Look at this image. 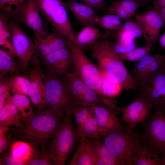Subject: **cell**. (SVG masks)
<instances>
[{"mask_svg":"<svg viewBox=\"0 0 165 165\" xmlns=\"http://www.w3.org/2000/svg\"><path fill=\"white\" fill-rule=\"evenodd\" d=\"M63 113L44 109L38 111L28 121L15 129L17 137L30 143L33 147H46L47 141L53 138L62 122Z\"/></svg>","mask_w":165,"mask_h":165,"instance_id":"6da1fadb","label":"cell"},{"mask_svg":"<svg viewBox=\"0 0 165 165\" xmlns=\"http://www.w3.org/2000/svg\"><path fill=\"white\" fill-rule=\"evenodd\" d=\"M89 47L92 56L97 61L100 69L120 84L126 90L138 89L139 84L128 71L123 60L111 47L107 38L97 40Z\"/></svg>","mask_w":165,"mask_h":165,"instance_id":"7a4b0ae2","label":"cell"},{"mask_svg":"<svg viewBox=\"0 0 165 165\" xmlns=\"http://www.w3.org/2000/svg\"><path fill=\"white\" fill-rule=\"evenodd\" d=\"M103 142L120 165H131L133 159L142 142V133L124 126L108 132Z\"/></svg>","mask_w":165,"mask_h":165,"instance_id":"3957f363","label":"cell"},{"mask_svg":"<svg viewBox=\"0 0 165 165\" xmlns=\"http://www.w3.org/2000/svg\"><path fill=\"white\" fill-rule=\"evenodd\" d=\"M46 75V106L44 108L56 113L72 111L77 105L67 84L65 75Z\"/></svg>","mask_w":165,"mask_h":165,"instance_id":"277c9868","label":"cell"},{"mask_svg":"<svg viewBox=\"0 0 165 165\" xmlns=\"http://www.w3.org/2000/svg\"><path fill=\"white\" fill-rule=\"evenodd\" d=\"M72 114L71 111L65 112L64 119L49 147L53 165L64 164L75 143L77 134L74 128Z\"/></svg>","mask_w":165,"mask_h":165,"instance_id":"5b68a950","label":"cell"},{"mask_svg":"<svg viewBox=\"0 0 165 165\" xmlns=\"http://www.w3.org/2000/svg\"><path fill=\"white\" fill-rule=\"evenodd\" d=\"M68 42L73 58V71L87 86L101 96V79L98 67L89 59L82 50L75 44Z\"/></svg>","mask_w":165,"mask_h":165,"instance_id":"8992f818","label":"cell"},{"mask_svg":"<svg viewBox=\"0 0 165 165\" xmlns=\"http://www.w3.org/2000/svg\"><path fill=\"white\" fill-rule=\"evenodd\" d=\"M142 142L162 154L165 153V108H156L144 123Z\"/></svg>","mask_w":165,"mask_h":165,"instance_id":"52a82bcc","label":"cell"},{"mask_svg":"<svg viewBox=\"0 0 165 165\" xmlns=\"http://www.w3.org/2000/svg\"><path fill=\"white\" fill-rule=\"evenodd\" d=\"M9 24L13 46L24 73L26 75L28 63L35 52L34 43L16 22L11 20L9 21Z\"/></svg>","mask_w":165,"mask_h":165,"instance_id":"ba28073f","label":"cell"},{"mask_svg":"<svg viewBox=\"0 0 165 165\" xmlns=\"http://www.w3.org/2000/svg\"><path fill=\"white\" fill-rule=\"evenodd\" d=\"M152 105L143 98L138 97L129 105L123 108L118 107V112L123 115L122 120L132 128H136L139 124L144 123L149 116Z\"/></svg>","mask_w":165,"mask_h":165,"instance_id":"9c48e42d","label":"cell"},{"mask_svg":"<svg viewBox=\"0 0 165 165\" xmlns=\"http://www.w3.org/2000/svg\"><path fill=\"white\" fill-rule=\"evenodd\" d=\"M35 46L34 55L42 59L56 51L69 47L68 41L56 31L34 34Z\"/></svg>","mask_w":165,"mask_h":165,"instance_id":"30bf717a","label":"cell"},{"mask_svg":"<svg viewBox=\"0 0 165 165\" xmlns=\"http://www.w3.org/2000/svg\"><path fill=\"white\" fill-rule=\"evenodd\" d=\"M165 58L164 53L148 55L135 64L130 73L139 84V87L149 82L163 64Z\"/></svg>","mask_w":165,"mask_h":165,"instance_id":"8fae6325","label":"cell"},{"mask_svg":"<svg viewBox=\"0 0 165 165\" xmlns=\"http://www.w3.org/2000/svg\"><path fill=\"white\" fill-rule=\"evenodd\" d=\"M134 16L142 31L145 44L155 43L159 38L163 23L158 12L152 8Z\"/></svg>","mask_w":165,"mask_h":165,"instance_id":"7c38bea8","label":"cell"},{"mask_svg":"<svg viewBox=\"0 0 165 165\" xmlns=\"http://www.w3.org/2000/svg\"><path fill=\"white\" fill-rule=\"evenodd\" d=\"M42 59L48 68V73L51 74L66 75L73 68V56L69 47L56 51Z\"/></svg>","mask_w":165,"mask_h":165,"instance_id":"4fadbf2b","label":"cell"},{"mask_svg":"<svg viewBox=\"0 0 165 165\" xmlns=\"http://www.w3.org/2000/svg\"><path fill=\"white\" fill-rule=\"evenodd\" d=\"M30 86L28 96L38 111L46 106V75L39 66L33 68L30 75Z\"/></svg>","mask_w":165,"mask_h":165,"instance_id":"5bb4252c","label":"cell"},{"mask_svg":"<svg viewBox=\"0 0 165 165\" xmlns=\"http://www.w3.org/2000/svg\"><path fill=\"white\" fill-rule=\"evenodd\" d=\"M35 0H26L20 13V21L24 23L34 34L47 32V25L40 15Z\"/></svg>","mask_w":165,"mask_h":165,"instance_id":"9a60e30c","label":"cell"},{"mask_svg":"<svg viewBox=\"0 0 165 165\" xmlns=\"http://www.w3.org/2000/svg\"><path fill=\"white\" fill-rule=\"evenodd\" d=\"M93 114L103 135L108 132L123 127L114 112L100 105L93 106Z\"/></svg>","mask_w":165,"mask_h":165,"instance_id":"2e32d148","label":"cell"},{"mask_svg":"<svg viewBox=\"0 0 165 165\" xmlns=\"http://www.w3.org/2000/svg\"><path fill=\"white\" fill-rule=\"evenodd\" d=\"M63 2L66 9L71 12L81 24L85 26L96 24L97 16L95 10L74 0H66Z\"/></svg>","mask_w":165,"mask_h":165,"instance_id":"e0dca14e","label":"cell"},{"mask_svg":"<svg viewBox=\"0 0 165 165\" xmlns=\"http://www.w3.org/2000/svg\"><path fill=\"white\" fill-rule=\"evenodd\" d=\"M96 157L91 141L80 138L70 165H96Z\"/></svg>","mask_w":165,"mask_h":165,"instance_id":"ac0fdd59","label":"cell"},{"mask_svg":"<svg viewBox=\"0 0 165 165\" xmlns=\"http://www.w3.org/2000/svg\"><path fill=\"white\" fill-rule=\"evenodd\" d=\"M160 153L149 145L141 144L133 159L134 165H160Z\"/></svg>","mask_w":165,"mask_h":165,"instance_id":"d6986e66","label":"cell"},{"mask_svg":"<svg viewBox=\"0 0 165 165\" xmlns=\"http://www.w3.org/2000/svg\"><path fill=\"white\" fill-rule=\"evenodd\" d=\"M34 151L33 146L25 141H16L13 142L10 146V154L24 165H28L33 157Z\"/></svg>","mask_w":165,"mask_h":165,"instance_id":"ffe728a7","label":"cell"},{"mask_svg":"<svg viewBox=\"0 0 165 165\" xmlns=\"http://www.w3.org/2000/svg\"><path fill=\"white\" fill-rule=\"evenodd\" d=\"M65 77L68 88L76 105L79 106L83 96L90 88L81 80L73 70L67 73Z\"/></svg>","mask_w":165,"mask_h":165,"instance_id":"44dd1931","label":"cell"},{"mask_svg":"<svg viewBox=\"0 0 165 165\" xmlns=\"http://www.w3.org/2000/svg\"><path fill=\"white\" fill-rule=\"evenodd\" d=\"M139 97L146 100L156 108H165V86L159 88L140 87Z\"/></svg>","mask_w":165,"mask_h":165,"instance_id":"7402d4cb","label":"cell"},{"mask_svg":"<svg viewBox=\"0 0 165 165\" xmlns=\"http://www.w3.org/2000/svg\"><path fill=\"white\" fill-rule=\"evenodd\" d=\"M96 157V165H120L100 138L92 141Z\"/></svg>","mask_w":165,"mask_h":165,"instance_id":"603a6c76","label":"cell"},{"mask_svg":"<svg viewBox=\"0 0 165 165\" xmlns=\"http://www.w3.org/2000/svg\"><path fill=\"white\" fill-rule=\"evenodd\" d=\"M9 18L1 12L0 14V45L4 51L13 57L16 56L13 46L9 24Z\"/></svg>","mask_w":165,"mask_h":165,"instance_id":"cb8c5ba5","label":"cell"},{"mask_svg":"<svg viewBox=\"0 0 165 165\" xmlns=\"http://www.w3.org/2000/svg\"><path fill=\"white\" fill-rule=\"evenodd\" d=\"M20 121V116L11 98L0 109V124L20 127L22 125Z\"/></svg>","mask_w":165,"mask_h":165,"instance_id":"d4e9b609","label":"cell"},{"mask_svg":"<svg viewBox=\"0 0 165 165\" xmlns=\"http://www.w3.org/2000/svg\"><path fill=\"white\" fill-rule=\"evenodd\" d=\"M99 69L101 79V96L108 98L119 95L123 89L122 86L111 78L105 72Z\"/></svg>","mask_w":165,"mask_h":165,"instance_id":"484cf974","label":"cell"},{"mask_svg":"<svg viewBox=\"0 0 165 165\" xmlns=\"http://www.w3.org/2000/svg\"><path fill=\"white\" fill-rule=\"evenodd\" d=\"M101 35L99 30L95 25L85 26L76 35V44L82 50L97 41Z\"/></svg>","mask_w":165,"mask_h":165,"instance_id":"4316f807","label":"cell"},{"mask_svg":"<svg viewBox=\"0 0 165 165\" xmlns=\"http://www.w3.org/2000/svg\"><path fill=\"white\" fill-rule=\"evenodd\" d=\"M12 101L16 106L22 122H25L34 114L31 101L27 96L22 94H15L12 97Z\"/></svg>","mask_w":165,"mask_h":165,"instance_id":"83f0119b","label":"cell"},{"mask_svg":"<svg viewBox=\"0 0 165 165\" xmlns=\"http://www.w3.org/2000/svg\"><path fill=\"white\" fill-rule=\"evenodd\" d=\"M143 36L142 31L139 24L131 18L125 20L122 30L118 32L117 34L118 40L123 41H130Z\"/></svg>","mask_w":165,"mask_h":165,"instance_id":"f1b7e54d","label":"cell"},{"mask_svg":"<svg viewBox=\"0 0 165 165\" xmlns=\"http://www.w3.org/2000/svg\"><path fill=\"white\" fill-rule=\"evenodd\" d=\"M76 132L80 138H100L103 134L100 130L94 114L87 120L77 126Z\"/></svg>","mask_w":165,"mask_h":165,"instance_id":"f546056e","label":"cell"},{"mask_svg":"<svg viewBox=\"0 0 165 165\" xmlns=\"http://www.w3.org/2000/svg\"><path fill=\"white\" fill-rule=\"evenodd\" d=\"M26 0H0L1 12L13 20H20V13Z\"/></svg>","mask_w":165,"mask_h":165,"instance_id":"4dcf8cb0","label":"cell"},{"mask_svg":"<svg viewBox=\"0 0 165 165\" xmlns=\"http://www.w3.org/2000/svg\"><path fill=\"white\" fill-rule=\"evenodd\" d=\"M9 83L13 95H28L30 86V79L19 75L14 76L9 79Z\"/></svg>","mask_w":165,"mask_h":165,"instance_id":"1f68e13d","label":"cell"},{"mask_svg":"<svg viewBox=\"0 0 165 165\" xmlns=\"http://www.w3.org/2000/svg\"><path fill=\"white\" fill-rule=\"evenodd\" d=\"M97 17L98 24L102 28L117 32L122 29L123 24L121 19L116 15L111 14Z\"/></svg>","mask_w":165,"mask_h":165,"instance_id":"d6a6232c","label":"cell"},{"mask_svg":"<svg viewBox=\"0 0 165 165\" xmlns=\"http://www.w3.org/2000/svg\"><path fill=\"white\" fill-rule=\"evenodd\" d=\"M152 44L148 43L141 47L136 48L131 51L122 54H117L122 60L132 61H140L148 55Z\"/></svg>","mask_w":165,"mask_h":165,"instance_id":"836d02e7","label":"cell"},{"mask_svg":"<svg viewBox=\"0 0 165 165\" xmlns=\"http://www.w3.org/2000/svg\"><path fill=\"white\" fill-rule=\"evenodd\" d=\"M13 57L6 51L0 49V78L4 77L7 72L12 73L17 71V65Z\"/></svg>","mask_w":165,"mask_h":165,"instance_id":"e575fe53","label":"cell"},{"mask_svg":"<svg viewBox=\"0 0 165 165\" xmlns=\"http://www.w3.org/2000/svg\"><path fill=\"white\" fill-rule=\"evenodd\" d=\"M33 147L34 150V155L28 165H53L52 159L46 147H41L40 150L38 149V147Z\"/></svg>","mask_w":165,"mask_h":165,"instance_id":"d590c367","label":"cell"},{"mask_svg":"<svg viewBox=\"0 0 165 165\" xmlns=\"http://www.w3.org/2000/svg\"><path fill=\"white\" fill-rule=\"evenodd\" d=\"M75 118L77 126L83 123L93 114V106L76 105L72 112Z\"/></svg>","mask_w":165,"mask_h":165,"instance_id":"8d00e7d4","label":"cell"},{"mask_svg":"<svg viewBox=\"0 0 165 165\" xmlns=\"http://www.w3.org/2000/svg\"><path fill=\"white\" fill-rule=\"evenodd\" d=\"M109 43L111 47L117 54L127 53L136 48V43L135 39L128 41H123L119 40Z\"/></svg>","mask_w":165,"mask_h":165,"instance_id":"74e56055","label":"cell"},{"mask_svg":"<svg viewBox=\"0 0 165 165\" xmlns=\"http://www.w3.org/2000/svg\"><path fill=\"white\" fill-rule=\"evenodd\" d=\"M164 86L165 69L163 64L149 82L146 85L139 87L157 88Z\"/></svg>","mask_w":165,"mask_h":165,"instance_id":"f35d334b","label":"cell"},{"mask_svg":"<svg viewBox=\"0 0 165 165\" xmlns=\"http://www.w3.org/2000/svg\"><path fill=\"white\" fill-rule=\"evenodd\" d=\"M11 91L9 83V79L3 77L0 81V109L4 105L10 100L12 97L10 94Z\"/></svg>","mask_w":165,"mask_h":165,"instance_id":"ab89813d","label":"cell"},{"mask_svg":"<svg viewBox=\"0 0 165 165\" xmlns=\"http://www.w3.org/2000/svg\"><path fill=\"white\" fill-rule=\"evenodd\" d=\"M111 14L117 16L120 19L125 20L131 18L130 15L116 1H114L108 7V10Z\"/></svg>","mask_w":165,"mask_h":165,"instance_id":"60d3db41","label":"cell"},{"mask_svg":"<svg viewBox=\"0 0 165 165\" xmlns=\"http://www.w3.org/2000/svg\"><path fill=\"white\" fill-rule=\"evenodd\" d=\"M132 17L136 14V11L140 6L133 0H115Z\"/></svg>","mask_w":165,"mask_h":165,"instance_id":"b9f144b4","label":"cell"},{"mask_svg":"<svg viewBox=\"0 0 165 165\" xmlns=\"http://www.w3.org/2000/svg\"><path fill=\"white\" fill-rule=\"evenodd\" d=\"M93 9L95 10L107 11L108 7L105 0H77Z\"/></svg>","mask_w":165,"mask_h":165,"instance_id":"7bdbcfd3","label":"cell"},{"mask_svg":"<svg viewBox=\"0 0 165 165\" xmlns=\"http://www.w3.org/2000/svg\"><path fill=\"white\" fill-rule=\"evenodd\" d=\"M0 157V165H24L23 163L17 160L11 154L2 153Z\"/></svg>","mask_w":165,"mask_h":165,"instance_id":"ee69618b","label":"cell"},{"mask_svg":"<svg viewBox=\"0 0 165 165\" xmlns=\"http://www.w3.org/2000/svg\"><path fill=\"white\" fill-rule=\"evenodd\" d=\"M10 138L4 135L0 138V153L1 154L6 150L11 142Z\"/></svg>","mask_w":165,"mask_h":165,"instance_id":"f6af8a7d","label":"cell"},{"mask_svg":"<svg viewBox=\"0 0 165 165\" xmlns=\"http://www.w3.org/2000/svg\"><path fill=\"white\" fill-rule=\"evenodd\" d=\"M9 126L0 124V138L5 135L9 129Z\"/></svg>","mask_w":165,"mask_h":165,"instance_id":"bcb514c9","label":"cell"},{"mask_svg":"<svg viewBox=\"0 0 165 165\" xmlns=\"http://www.w3.org/2000/svg\"><path fill=\"white\" fill-rule=\"evenodd\" d=\"M159 44L161 48L165 50V31L160 38Z\"/></svg>","mask_w":165,"mask_h":165,"instance_id":"7dc6e473","label":"cell"},{"mask_svg":"<svg viewBox=\"0 0 165 165\" xmlns=\"http://www.w3.org/2000/svg\"><path fill=\"white\" fill-rule=\"evenodd\" d=\"M137 2L140 6L147 5L153 0H133Z\"/></svg>","mask_w":165,"mask_h":165,"instance_id":"c3c4849f","label":"cell"},{"mask_svg":"<svg viewBox=\"0 0 165 165\" xmlns=\"http://www.w3.org/2000/svg\"><path fill=\"white\" fill-rule=\"evenodd\" d=\"M157 11L161 16L163 22L165 23V7L157 10Z\"/></svg>","mask_w":165,"mask_h":165,"instance_id":"681fc988","label":"cell"},{"mask_svg":"<svg viewBox=\"0 0 165 165\" xmlns=\"http://www.w3.org/2000/svg\"><path fill=\"white\" fill-rule=\"evenodd\" d=\"M160 165H165V153L163 154V156L161 157Z\"/></svg>","mask_w":165,"mask_h":165,"instance_id":"f907efd6","label":"cell"},{"mask_svg":"<svg viewBox=\"0 0 165 165\" xmlns=\"http://www.w3.org/2000/svg\"><path fill=\"white\" fill-rule=\"evenodd\" d=\"M164 54H165V53ZM163 64L164 67V68L165 69V59H164V61Z\"/></svg>","mask_w":165,"mask_h":165,"instance_id":"816d5d0a","label":"cell"}]
</instances>
